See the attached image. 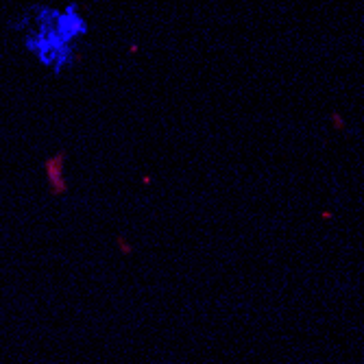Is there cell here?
Returning a JSON list of instances; mask_svg holds the SVG:
<instances>
[{"instance_id": "1", "label": "cell", "mask_w": 364, "mask_h": 364, "mask_svg": "<svg viewBox=\"0 0 364 364\" xmlns=\"http://www.w3.org/2000/svg\"><path fill=\"white\" fill-rule=\"evenodd\" d=\"M24 48L50 73H63L75 65L90 24L77 5H40L20 20Z\"/></svg>"}]
</instances>
